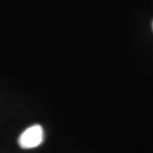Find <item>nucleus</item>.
Returning <instances> with one entry per match:
<instances>
[{"label":"nucleus","instance_id":"nucleus-1","mask_svg":"<svg viewBox=\"0 0 153 153\" xmlns=\"http://www.w3.org/2000/svg\"><path fill=\"white\" fill-rule=\"evenodd\" d=\"M43 128L40 125H34L22 133L18 138V144L22 149H33L43 142Z\"/></svg>","mask_w":153,"mask_h":153},{"label":"nucleus","instance_id":"nucleus-2","mask_svg":"<svg viewBox=\"0 0 153 153\" xmlns=\"http://www.w3.org/2000/svg\"><path fill=\"white\" fill-rule=\"evenodd\" d=\"M152 28H153V23H152Z\"/></svg>","mask_w":153,"mask_h":153}]
</instances>
